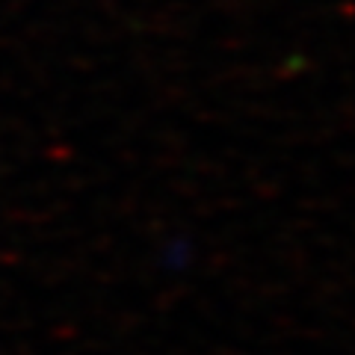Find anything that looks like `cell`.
I'll return each instance as SVG.
<instances>
[]
</instances>
